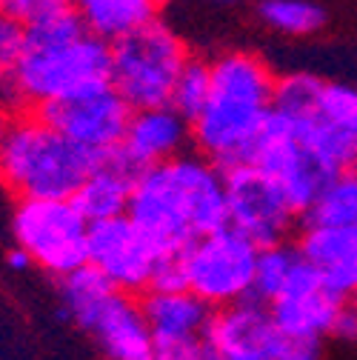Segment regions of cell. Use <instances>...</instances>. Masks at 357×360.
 Here are the masks:
<instances>
[{"mask_svg":"<svg viewBox=\"0 0 357 360\" xmlns=\"http://www.w3.org/2000/svg\"><path fill=\"white\" fill-rule=\"evenodd\" d=\"M126 214L163 257L229 223L223 169L200 152H181L135 174Z\"/></svg>","mask_w":357,"mask_h":360,"instance_id":"1","label":"cell"},{"mask_svg":"<svg viewBox=\"0 0 357 360\" xmlns=\"http://www.w3.org/2000/svg\"><path fill=\"white\" fill-rule=\"evenodd\" d=\"M209 63V98L189 120L192 146L220 169H229L249 160L254 138L275 109L278 75L260 55L243 49L223 52Z\"/></svg>","mask_w":357,"mask_h":360,"instance_id":"2","label":"cell"},{"mask_svg":"<svg viewBox=\"0 0 357 360\" xmlns=\"http://www.w3.org/2000/svg\"><path fill=\"white\" fill-rule=\"evenodd\" d=\"M15 77L32 112L43 103L92 92L112 83V43L89 32L72 9L58 12L26 26Z\"/></svg>","mask_w":357,"mask_h":360,"instance_id":"3","label":"cell"},{"mask_svg":"<svg viewBox=\"0 0 357 360\" xmlns=\"http://www.w3.org/2000/svg\"><path fill=\"white\" fill-rule=\"evenodd\" d=\"M100 155L72 143L37 112L9 120V134L0 152V186L15 200L72 198Z\"/></svg>","mask_w":357,"mask_h":360,"instance_id":"4","label":"cell"},{"mask_svg":"<svg viewBox=\"0 0 357 360\" xmlns=\"http://www.w3.org/2000/svg\"><path fill=\"white\" fill-rule=\"evenodd\" d=\"M257 255L260 246L226 223L166 257L155 286H183L212 309L229 306L252 297Z\"/></svg>","mask_w":357,"mask_h":360,"instance_id":"5","label":"cell"},{"mask_svg":"<svg viewBox=\"0 0 357 360\" xmlns=\"http://www.w3.org/2000/svg\"><path fill=\"white\" fill-rule=\"evenodd\" d=\"M183 37L152 18L112 40V86L131 109L171 103V89L189 60Z\"/></svg>","mask_w":357,"mask_h":360,"instance_id":"6","label":"cell"},{"mask_svg":"<svg viewBox=\"0 0 357 360\" xmlns=\"http://www.w3.org/2000/svg\"><path fill=\"white\" fill-rule=\"evenodd\" d=\"M12 238L34 269L52 278H66L86 266L89 255V220L72 198L58 200H15Z\"/></svg>","mask_w":357,"mask_h":360,"instance_id":"7","label":"cell"},{"mask_svg":"<svg viewBox=\"0 0 357 360\" xmlns=\"http://www.w3.org/2000/svg\"><path fill=\"white\" fill-rule=\"evenodd\" d=\"M246 163H254L266 174H272L300 217L329 184V177L340 172L300 138L294 117L278 109H272L266 117Z\"/></svg>","mask_w":357,"mask_h":360,"instance_id":"8","label":"cell"},{"mask_svg":"<svg viewBox=\"0 0 357 360\" xmlns=\"http://www.w3.org/2000/svg\"><path fill=\"white\" fill-rule=\"evenodd\" d=\"M163 260L166 257L160 255V249L129 214L89 223L86 263L115 289L141 297L157 283Z\"/></svg>","mask_w":357,"mask_h":360,"instance_id":"9","label":"cell"},{"mask_svg":"<svg viewBox=\"0 0 357 360\" xmlns=\"http://www.w3.org/2000/svg\"><path fill=\"white\" fill-rule=\"evenodd\" d=\"M223 184H226L229 226L252 238L257 246L289 240L300 214L272 174H266L254 163H235L223 169Z\"/></svg>","mask_w":357,"mask_h":360,"instance_id":"10","label":"cell"},{"mask_svg":"<svg viewBox=\"0 0 357 360\" xmlns=\"http://www.w3.org/2000/svg\"><path fill=\"white\" fill-rule=\"evenodd\" d=\"M49 126L92 155H109L120 146L126 123L131 117V106L120 98V92L109 83L92 92H80L72 98H60L34 109Z\"/></svg>","mask_w":357,"mask_h":360,"instance_id":"11","label":"cell"},{"mask_svg":"<svg viewBox=\"0 0 357 360\" xmlns=\"http://www.w3.org/2000/svg\"><path fill=\"white\" fill-rule=\"evenodd\" d=\"M349 297H343L340 292H335L323 275L311 266L303 255L294 263L292 275L286 281V286L280 289V295L266 303L272 311V318L278 323V329L283 335L292 338H329V329L337 318L340 306Z\"/></svg>","mask_w":357,"mask_h":360,"instance_id":"12","label":"cell"},{"mask_svg":"<svg viewBox=\"0 0 357 360\" xmlns=\"http://www.w3.org/2000/svg\"><path fill=\"white\" fill-rule=\"evenodd\" d=\"M300 138L335 169L357 163V86L326 80L315 112L294 117Z\"/></svg>","mask_w":357,"mask_h":360,"instance_id":"13","label":"cell"},{"mask_svg":"<svg viewBox=\"0 0 357 360\" xmlns=\"http://www.w3.org/2000/svg\"><path fill=\"white\" fill-rule=\"evenodd\" d=\"M92 335L106 360H152L155 338L146 323L141 297L112 289L86 318L77 323Z\"/></svg>","mask_w":357,"mask_h":360,"instance_id":"14","label":"cell"},{"mask_svg":"<svg viewBox=\"0 0 357 360\" xmlns=\"http://www.w3.org/2000/svg\"><path fill=\"white\" fill-rule=\"evenodd\" d=\"M192 143V123L183 117L171 103L149 106V109H131L126 123L123 141L117 152L135 166L138 172L155 163H163L174 155L186 152Z\"/></svg>","mask_w":357,"mask_h":360,"instance_id":"15","label":"cell"},{"mask_svg":"<svg viewBox=\"0 0 357 360\" xmlns=\"http://www.w3.org/2000/svg\"><path fill=\"white\" fill-rule=\"evenodd\" d=\"M294 246L335 292H340L343 297H351L357 292V229L303 223V232Z\"/></svg>","mask_w":357,"mask_h":360,"instance_id":"16","label":"cell"},{"mask_svg":"<svg viewBox=\"0 0 357 360\" xmlns=\"http://www.w3.org/2000/svg\"><path fill=\"white\" fill-rule=\"evenodd\" d=\"M141 306L155 340H189L203 338L212 306L183 286H152L141 295Z\"/></svg>","mask_w":357,"mask_h":360,"instance_id":"17","label":"cell"},{"mask_svg":"<svg viewBox=\"0 0 357 360\" xmlns=\"http://www.w3.org/2000/svg\"><path fill=\"white\" fill-rule=\"evenodd\" d=\"M135 174H138V169L129 166V160L117 149L109 155H100L95 169L86 174V180L72 195V200L89 223L126 214Z\"/></svg>","mask_w":357,"mask_h":360,"instance_id":"18","label":"cell"},{"mask_svg":"<svg viewBox=\"0 0 357 360\" xmlns=\"http://www.w3.org/2000/svg\"><path fill=\"white\" fill-rule=\"evenodd\" d=\"M72 12L83 20L89 32L112 43L115 37L152 20L157 4L155 0H72Z\"/></svg>","mask_w":357,"mask_h":360,"instance_id":"19","label":"cell"},{"mask_svg":"<svg viewBox=\"0 0 357 360\" xmlns=\"http://www.w3.org/2000/svg\"><path fill=\"white\" fill-rule=\"evenodd\" d=\"M303 223L357 229V169H340L303 212Z\"/></svg>","mask_w":357,"mask_h":360,"instance_id":"20","label":"cell"},{"mask_svg":"<svg viewBox=\"0 0 357 360\" xmlns=\"http://www.w3.org/2000/svg\"><path fill=\"white\" fill-rule=\"evenodd\" d=\"M260 23L283 37H309L326 26V9L318 0H260Z\"/></svg>","mask_w":357,"mask_h":360,"instance_id":"21","label":"cell"},{"mask_svg":"<svg viewBox=\"0 0 357 360\" xmlns=\"http://www.w3.org/2000/svg\"><path fill=\"white\" fill-rule=\"evenodd\" d=\"M300 260V252L294 243L283 240L275 246H260L257 255V269H254V283H252V297L260 303H272L280 289L286 286L294 263Z\"/></svg>","mask_w":357,"mask_h":360,"instance_id":"22","label":"cell"},{"mask_svg":"<svg viewBox=\"0 0 357 360\" xmlns=\"http://www.w3.org/2000/svg\"><path fill=\"white\" fill-rule=\"evenodd\" d=\"M323 77L315 72H286L278 75L275 83V109L286 112L292 117H306L315 112L320 92H323Z\"/></svg>","mask_w":357,"mask_h":360,"instance_id":"23","label":"cell"},{"mask_svg":"<svg viewBox=\"0 0 357 360\" xmlns=\"http://www.w3.org/2000/svg\"><path fill=\"white\" fill-rule=\"evenodd\" d=\"M209 86H212V63L200 58H189L186 66L181 69L171 89V106L181 112L183 117H195L200 106L209 98Z\"/></svg>","mask_w":357,"mask_h":360,"instance_id":"24","label":"cell"},{"mask_svg":"<svg viewBox=\"0 0 357 360\" xmlns=\"http://www.w3.org/2000/svg\"><path fill=\"white\" fill-rule=\"evenodd\" d=\"M26 46V23L0 9V75L15 72Z\"/></svg>","mask_w":357,"mask_h":360,"instance_id":"25","label":"cell"},{"mask_svg":"<svg viewBox=\"0 0 357 360\" xmlns=\"http://www.w3.org/2000/svg\"><path fill=\"white\" fill-rule=\"evenodd\" d=\"M0 9L18 18L20 23L32 26L37 20H46L58 12L72 9V0H0Z\"/></svg>","mask_w":357,"mask_h":360,"instance_id":"26","label":"cell"},{"mask_svg":"<svg viewBox=\"0 0 357 360\" xmlns=\"http://www.w3.org/2000/svg\"><path fill=\"white\" fill-rule=\"evenodd\" d=\"M152 360H209V357L203 338H189V340H155Z\"/></svg>","mask_w":357,"mask_h":360,"instance_id":"27","label":"cell"},{"mask_svg":"<svg viewBox=\"0 0 357 360\" xmlns=\"http://www.w3.org/2000/svg\"><path fill=\"white\" fill-rule=\"evenodd\" d=\"M23 112H32V109L26 103V95H23V89H20L15 72L0 75V115H6L12 120V117H18Z\"/></svg>","mask_w":357,"mask_h":360,"instance_id":"28","label":"cell"},{"mask_svg":"<svg viewBox=\"0 0 357 360\" xmlns=\"http://www.w3.org/2000/svg\"><path fill=\"white\" fill-rule=\"evenodd\" d=\"M329 338L337 340V343H346V346H357V303L346 300L337 311V318L329 329Z\"/></svg>","mask_w":357,"mask_h":360,"instance_id":"29","label":"cell"},{"mask_svg":"<svg viewBox=\"0 0 357 360\" xmlns=\"http://www.w3.org/2000/svg\"><path fill=\"white\" fill-rule=\"evenodd\" d=\"M6 266L12 269V272H23V269H32V260H29V255H26L20 246H15V249H9V255H6Z\"/></svg>","mask_w":357,"mask_h":360,"instance_id":"30","label":"cell"},{"mask_svg":"<svg viewBox=\"0 0 357 360\" xmlns=\"http://www.w3.org/2000/svg\"><path fill=\"white\" fill-rule=\"evenodd\" d=\"M209 360H280L278 354H249V357H209Z\"/></svg>","mask_w":357,"mask_h":360,"instance_id":"31","label":"cell"},{"mask_svg":"<svg viewBox=\"0 0 357 360\" xmlns=\"http://www.w3.org/2000/svg\"><path fill=\"white\" fill-rule=\"evenodd\" d=\"M6 134H9V117H6V115H0V152H4Z\"/></svg>","mask_w":357,"mask_h":360,"instance_id":"32","label":"cell"},{"mask_svg":"<svg viewBox=\"0 0 357 360\" xmlns=\"http://www.w3.org/2000/svg\"><path fill=\"white\" fill-rule=\"evenodd\" d=\"M203 4H209V6H232L235 0H203Z\"/></svg>","mask_w":357,"mask_h":360,"instance_id":"33","label":"cell"},{"mask_svg":"<svg viewBox=\"0 0 357 360\" xmlns=\"http://www.w3.org/2000/svg\"><path fill=\"white\" fill-rule=\"evenodd\" d=\"M349 300H354V303H357V292H354V295H351V297H349Z\"/></svg>","mask_w":357,"mask_h":360,"instance_id":"34","label":"cell"},{"mask_svg":"<svg viewBox=\"0 0 357 360\" xmlns=\"http://www.w3.org/2000/svg\"><path fill=\"white\" fill-rule=\"evenodd\" d=\"M155 4H157V6H160V4H166V0H155Z\"/></svg>","mask_w":357,"mask_h":360,"instance_id":"35","label":"cell"},{"mask_svg":"<svg viewBox=\"0 0 357 360\" xmlns=\"http://www.w3.org/2000/svg\"><path fill=\"white\" fill-rule=\"evenodd\" d=\"M354 169H357V163H354Z\"/></svg>","mask_w":357,"mask_h":360,"instance_id":"36","label":"cell"}]
</instances>
